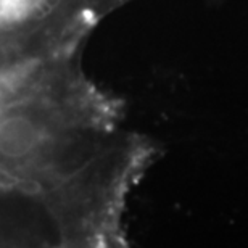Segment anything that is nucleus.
I'll return each mask as SVG.
<instances>
[{"label":"nucleus","mask_w":248,"mask_h":248,"mask_svg":"<svg viewBox=\"0 0 248 248\" xmlns=\"http://www.w3.org/2000/svg\"><path fill=\"white\" fill-rule=\"evenodd\" d=\"M87 31L41 0H0V247L66 232L102 192L103 110Z\"/></svg>","instance_id":"f257e3e1"}]
</instances>
